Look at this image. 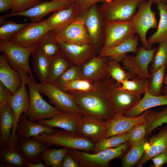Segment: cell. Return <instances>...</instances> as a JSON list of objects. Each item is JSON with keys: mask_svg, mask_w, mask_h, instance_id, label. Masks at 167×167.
I'll return each instance as SVG.
<instances>
[{"mask_svg": "<svg viewBox=\"0 0 167 167\" xmlns=\"http://www.w3.org/2000/svg\"><path fill=\"white\" fill-rule=\"evenodd\" d=\"M33 66L36 76L40 84L47 83L50 66V59L34 50L32 54Z\"/></svg>", "mask_w": 167, "mask_h": 167, "instance_id": "32", "label": "cell"}, {"mask_svg": "<svg viewBox=\"0 0 167 167\" xmlns=\"http://www.w3.org/2000/svg\"><path fill=\"white\" fill-rule=\"evenodd\" d=\"M120 62L111 59L108 65V71L109 76L116 82L121 84L127 80L131 79L133 77L126 71L121 66Z\"/></svg>", "mask_w": 167, "mask_h": 167, "instance_id": "43", "label": "cell"}, {"mask_svg": "<svg viewBox=\"0 0 167 167\" xmlns=\"http://www.w3.org/2000/svg\"><path fill=\"white\" fill-rule=\"evenodd\" d=\"M147 136L155 129L164 123L167 124V106L161 111L148 109L145 116Z\"/></svg>", "mask_w": 167, "mask_h": 167, "instance_id": "35", "label": "cell"}, {"mask_svg": "<svg viewBox=\"0 0 167 167\" xmlns=\"http://www.w3.org/2000/svg\"><path fill=\"white\" fill-rule=\"evenodd\" d=\"M51 145L37 140L20 137L15 148L23 155L27 162L35 163L41 161V155Z\"/></svg>", "mask_w": 167, "mask_h": 167, "instance_id": "23", "label": "cell"}, {"mask_svg": "<svg viewBox=\"0 0 167 167\" xmlns=\"http://www.w3.org/2000/svg\"><path fill=\"white\" fill-rule=\"evenodd\" d=\"M147 110L140 115L135 117L117 115L107 120V129L105 138L128 132L135 125L145 122V116Z\"/></svg>", "mask_w": 167, "mask_h": 167, "instance_id": "20", "label": "cell"}, {"mask_svg": "<svg viewBox=\"0 0 167 167\" xmlns=\"http://www.w3.org/2000/svg\"><path fill=\"white\" fill-rule=\"evenodd\" d=\"M13 3V7L11 13L2 16L5 19L11 17L15 14L27 11L35 6L40 2V0H11Z\"/></svg>", "mask_w": 167, "mask_h": 167, "instance_id": "46", "label": "cell"}, {"mask_svg": "<svg viewBox=\"0 0 167 167\" xmlns=\"http://www.w3.org/2000/svg\"><path fill=\"white\" fill-rule=\"evenodd\" d=\"M79 14L78 7L74 3L67 8L54 12L46 21L51 31L58 32L76 20Z\"/></svg>", "mask_w": 167, "mask_h": 167, "instance_id": "22", "label": "cell"}, {"mask_svg": "<svg viewBox=\"0 0 167 167\" xmlns=\"http://www.w3.org/2000/svg\"><path fill=\"white\" fill-rule=\"evenodd\" d=\"M167 66H164L150 74L147 88V91L150 94L158 96L161 95Z\"/></svg>", "mask_w": 167, "mask_h": 167, "instance_id": "37", "label": "cell"}, {"mask_svg": "<svg viewBox=\"0 0 167 167\" xmlns=\"http://www.w3.org/2000/svg\"><path fill=\"white\" fill-rule=\"evenodd\" d=\"M0 159L1 165L27 167V161L21 153L15 148H1Z\"/></svg>", "mask_w": 167, "mask_h": 167, "instance_id": "33", "label": "cell"}, {"mask_svg": "<svg viewBox=\"0 0 167 167\" xmlns=\"http://www.w3.org/2000/svg\"><path fill=\"white\" fill-rule=\"evenodd\" d=\"M160 19L156 32L148 39V44L152 45L167 40V3L160 2L156 3Z\"/></svg>", "mask_w": 167, "mask_h": 167, "instance_id": "29", "label": "cell"}, {"mask_svg": "<svg viewBox=\"0 0 167 167\" xmlns=\"http://www.w3.org/2000/svg\"><path fill=\"white\" fill-rule=\"evenodd\" d=\"M74 3L68 1H51L40 2L25 11L13 15L23 16L30 19L33 23L40 22L47 15L53 12L68 7Z\"/></svg>", "mask_w": 167, "mask_h": 167, "instance_id": "18", "label": "cell"}, {"mask_svg": "<svg viewBox=\"0 0 167 167\" xmlns=\"http://www.w3.org/2000/svg\"><path fill=\"white\" fill-rule=\"evenodd\" d=\"M13 7L11 0H0V12H5Z\"/></svg>", "mask_w": 167, "mask_h": 167, "instance_id": "51", "label": "cell"}, {"mask_svg": "<svg viewBox=\"0 0 167 167\" xmlns=\"http://www.w3.org/2000/svg\"><path fill=\"white\" fill-rule=\"evenodd\" d=\"M144 152L137 165L142 167L149 160L167 148V124L161 128L159 132L152 136L144 145Z\"/></svg>", "mask_w": 167, "mask_h": 167, "instance_id": "21", "label": "cell"}, {"mask_svg": "<svg viewBox=\"0 0 167 167\" xmlns=\"http://www.w3.org/2000/svg\"><path fill=\"white\" fill-rule=\"evenodd\" d=\"M68 148H47L41 155V159L44 161L46 167H61L65 155L68 152Z\"/></svg>", "mask_w": 167, "mask_h": 167, "instance_id": "36", "label": "cell"}, {"mask_svg": "<svg viewBox=\"0 0 167 167\" xmlns=\"http://www.w3.org/2000/svg\"><path fill=\"white\" fill-rule=\"evenodd\" d=\"M102 81L95 82L84 79H78L66 83L61 89L67 92H88L96 89Z\"/></svg>", "mask_w": 167, "mask_h": 167, "instance_id": "38", "label": "cell"}, {"mask_svg": "<svg viewBox=\"0 0 167 167\" xmlns=\"http://www.w3.org/2000/svg\"><path fill=\"white\" fill-rule=\"evenodd\" d=\"M167 65V40L159 43L156 48L152 60L149 67L150 74L161 67Z\"/></svg>", "mask_w": 167, "mask_h": 167, "instance_id": "42", "label": "cell"}, {"mask_svg": "<svg viewBox=\"0 0 167 167\" xmlns=\"http://www.w3.org/2000/svg\"><path fill=\"white\" fill-rule=\"evenodd\" d=\"M4 19L0 16V39L1 40H8L30 23H17L11 21L6 20Z\"/></svg>", "mask_w": 167, "mask_h": 167, "instance_id": "41", "label": "cell"}, {"mask_svg": "<svg viewBox=\"0 0 167 167\" xmlns=\"http://www.w3.org/2000/svg\"><path fill=\"white\" fill-rule=\"evenodd\" d=\"M107 120L83 115L77 133L95 143L105 138Z\"/></svg>", "mask_w": 167, "mask_h": 167, "instance_id": "17", "label": "cell"}, {"mask_svg": "<svg viewBox=\"0 0 167 167\" xmlns=\"http://www.w3.org/2000/svg\"><path fill=\"white\" fill-rule=\"evenodd\" d=\"M51 31L45 19L40 22L30 23L7 40L23 47H31Z\"/></svg>", "mask_w": 167, "mask_h": 167, "instance_id": "12", "label": "cell"}, {"mask_svg": "<svg viewBox=\"0 0 167 167\" xmlns=\"http://www.w3.org/2000/svg\"><path fill=\"white\" fill-rule=\"evenodd\" d=\"M147 0H112L102 3L99 10L105 22L131 21L139 4Z\"/></svg>", "mask_w": 167, "mask_h": 167, "instance_id": "6", "label": "cell"}, {"mask_svg": "<svg viewBox=\"0 0 167 167\" xmlns=\"http://www.w3.org/2000/svg\"><path fill=\"white\" fill-rule=\"evenodd\" d=\"M139 39V36L135 35L114 47L106 49H101L97 52L98 56L99 57H108L111 59L121 62L128 55V53L137 54Z\"/></svg>", "mask_w": 167, "mask_h": 167, "instance_id": "24", "label": "cell"}, {"mask_svg": "<svg viewBox=\"0 0 167 167\" xmlns=\"http://www.w3.org/2000/svg\"><path fill=\"white\" fill-rule=\"evenodd\" d=\"M154 2L156 4L157 2H166L167 0H153Z\"/></svg>", "mask_w": 167, "mask_h": 167, "instance_id": "54", "label": "cell"}, {"mask_svg": "<svg viewBox=\"0 0 167 167\" xmlns=\"http://www.w3.org/2000/svg\"><path fill=\"white\" fill-rule=\"evenodd\" d=\"M62 52L73 64L82 66L96 55L98 51L91 43H60Z\"/></svg>", "mask_w": 167, "mask_h": 167, "instance_id": "15", "label": "cell"}, {"mask_svg": "<svg viewBox=\"0 0 167 167\" xmlns=\"http://www.w3.org/2000/svg\"><path fill=\"white\" fill-rule=\"evenodd\" d=\"M121 84L116 82L110 88L108 95L115 115H123L135 106L140 100V95L120 89Z\"/></svg>", "mask_w": 167, "mask_h": 167, "instance_id": "14", "label": "cell"}, {"mask_svg": "<svg viewBox=\"0 0 167 167\" xmlns=\"http://www.w3.org/2000/svg\"><path fill=\"white\" fill-rule=\"evenodd\" d=\"M156 49H147L142 46L138 48L135 56L127 55L122 61L124 68L132 77L137 75L149 79L151 75L148 66L152 60Z\"/></svg>", "mask_w": 167, "mask_h": 167, "instance_id": "9", "label": "cell"}, {"mask_svg": "<svg viewBox=\"0 0 167 167\" xmlns=\"http://www.w3.org/2000/svg\"><path fill=\"white\" fill-rule=\"evenodd\" d=\"M35 49V45L26 47L9 40L0 41V50L4 53L13 68L15 70L17 67L21 68L33 81L36 82L29 63V57Z\"/></svg>", "mask_w": 167, "mask_h": 167, "instance_id": "7", "label": "cell"}, {"mask_svg": "<svg viewBox=\"0 0 167 167\" xmlns=\"http://www.w3.org/2000/svg\"><path fill=\"white\" fill-rule=\"evenodd\" d=\"M35 51L49 59L62 52L60 44L49 32L35 45Z\"/></svg>", "mask_w": 167, "mask_h": 167, "instance_id": "31", "label": "cell"}, {"mask_svg": "<svg viewBox=\"0 0 167 167\" xmlns=\"http://www.w3.org/2000/svg\"><path fill=\"white\" fill-rule=\"evenodd\" d=\"M36 85L40 93L48 97L50 103L59 110L81 113L72 96L68 92L48 83H36Z\"/></svg>", "mask_w": 167, "mask_h": 167, "instance_id": "10", "label": "cell"}, {"mask_svg": "<svg viewBox=\"0 0 167 167\" xmlns=\"http://www.w3.org/2000/svg\"><path fill=\"white\" fill-rule=\"evenodd\" d=\"M135 34L131 21L105 22L103 45L101 49L115 46L133 37Z\"/></svg>", "mask_w": 167, "mask_h": 167, "instance_id": "11", "label": "cell"}, {"mask_svg": "<svg viewBox=\"0 0 167 167\" xmlns=\"http://www.w3.org/2000/svg\"><path fill=\"white\" fill-rule=\"evenodd\" d=\"M12 94L0 82V107L8 103Z\"/></svg>", "mask_w": 167, "mask_h": 167, "instance_id": "48", "label": "cell"}, {"mask_svg": "<svg viewBox=\"0 0 167 167\" xmlns=\"http://www.w3.org/2000/svg\"><path fill=\"white\" fill-rule=\"evenodd\" d=\"M128 132L104 138L95 143L92 153L103 150L118 147L128 142Z\"/></svg>", "mask_w": 167, "mask_h": 167, "instance_id": "40", "label": "cell"}, {"mask_svg": "<svg viewBox=\"0 0 167 167\" xmlns=\"http://www.w3.org/2000/svg\"><path fill=\"white\" fill-rule=\"evenodd\" d=\"M14 123L13 110L8 103L0 107V146L8 147Z\"/></svg>", "mask_w": 167, "mask_h": 167, "instance_id": "27", "label": "cell"}, {"mask_svg": "<svg viewBox=\"0 0 167 167\" xmlns=\"http://www.w3.org/2000/svg\"><path fill=\"white\" fill-rule=\"evenodd\" d=\"M130 148L127 142L96 153H90L69 148L68 152L77 161L80 167H106L111 160L122 157Z\"/></svg>", "mask_w": 167, "mask_h": 167, "instance_id": "3", "label": "cell"}, {"mask_svg": "<svg viewBox=\"0 0 167 167\" xmlns=\"http://www.w3.org/2000/svg\"><path fill=\"white\" fill-rule=\"evenodd\" d=\"M153 0H147L141 3L131 21L135 33L139 37L142 46L147 49H152L147 38V32L150 28L157 29L158 22L156 13L152 9Z\"/></svg>", "mask_w": 167, "mask_h": 167, "instance_id": "5", "label": "cell"}, {"mask_svg": "<svg viewBox=\"0 0 167 167\" xmlns=\"http://www.w3.org/2000/svg\"><path fill=\"white\" fill-rule=\"evenodd\" d=\"M83 115L80 113L61 111L51 118L37 122L52 128L58 127L77 133Z\"/></svg>", "mask_w": 167, "mask_h": 167, "instance_id": "19", "label": "cell"}, {"mask_svg": "<svg viewBox=\"0 0 167 167\" xmlns=\"http://www.w3.org/2000/svg\"><path fill=\"white\" fill-rule=\"evenodd\" d=\"M128 142L130 148L134 147L144 140L147 137L145 122L134 126L128 132Z\"/></svg>", "mask_w": 167, "mask_h": 167, "instance_id": "45", "label": "cell"}, {"mask_svg": "<svg viewBox=\"0 0 167 167\" xmlns=\"http://www.w3.org/2000/svg\"><path fill=\"white\" fill-rule=\"evenodd\" d=\"M55 1H68L71 2H73L74 3V0H52Z\"/></svg>", "mask_w": 167, "mask_h": 167, "instance_id": "55", "label": "cell"}, {"mask_svg": "<svg viewBox=\"0 0 167 167\" xmlns=\"http://www.w3.org/2000/svg\"><path fill=\"white\" fill-rule=\"evenodd\" d=\"M82 66L73 64L53 84L61 89L65 84L68 82L83 79Z\"/></svg>", "mask_w": 167, "mask_h": 167, "instance_id": "44", "label": "cell"}, {"mask_svg": "<svg viewBox=\"0 0 167 167\" xmlns=\"http://www.w3.org/2000/svg\"><path fill=\"white\" fill-rule=\"evenodd\" d=\"M82 21L87 29L91 44L98 49L103 43L105 22L99 10V7L95 4L85 12L80 13L78 18Z\"/></svg>", "mask_w": 167, "mask_h": 167, "instance_id": "8", "label": "cell"}, {"mask_svg": "<svg viewBox=\"0 0 167 167\" xmlns=\"http://www.w3.org/2000/svg\"><path fill=\"white\" fill-rule=\"evenodd\" d=\"M61 167H80L77 161L68 152L63 159Z\"/></svg>", "mask_w": 167, "mask_h": 167, "instance_id": "50", "label": "cell"}, {"mask_svg": "<svg viewBox=\"0 0 167 167\" xmlns=\"http://www.w3.org/2000/svg\"><path fill=\"white\" fill-rule=\"evenodd\" d=\"M163 105H167V94L153 96L149 94L147 90L137 104L123 115L127 117H137L150 108Z\"/></svg>", "mask_w": 167, "mask_h": 167, "instance_id": "28", "label": "cell"}, {"mask_svg": "<svg viewBox=\"0 0 167 167\" xmlns=\"http://www.w3.org/2000/svg\"><path fill=\"white\" fill-rule=\"evenodd\" d=\"M112 0H74V3L78 7L80 13H82L92 6L98 3L108 2Z\"/></svg>", "mask_w": 167, "mask_h": 167, "instance_id": "47", "label": "cell"}, {"mask_svg": "<svg viewBox=\"0 0 167 167\" xmlns=\"http://www.w3.org/2000/svg\"><path fill=\"white\" fill-rule=\"evenodd\" d=\"M155 167H161L167 163V148L151 159Z\"/></svg>", "mask_w": 167, "mask_h": 167, "instance_id": "49", "label": "cell"}, {"mask_svg": "<svg viewBox=\"0 0 167 167\" xmlns=\"http://www.w3.org/2000/svg\"><path fill=\"white\" fill-rule=\"evenodd\" d=\"M27 166L29 167H45V165H44L41 161L35 163H31L27 162Z\"/></svg>", "mask_w": 167, "mask_h": 167, "instance_id": "52", "label": "cell"}, {"mask_svg": "<svg viewBox=\"0 0 167 167\" xmlns=\"http://www.w3.org/2000/svg\"><path fill=\"white\" fill-rule=\"evenodd\" d=\"M49 32L59 43L91 44L84 24L78 19L62 30L58 32L51 31Z\"/></svg>", "mask_w": 167, "mask_h": 167, "instance_id": "13", "label": "cell"}, {"mask_svg": "<svg viewBox=\"0 0 167 167\" xmlns=\"http://www.w3.org/2000/svg\"><path fill=\"white\" fill-rule=\"evenodd\" d=\"M27 84L29 90V105L24 113L28 119L37 122L51 118L61 112L44 100L37 88L36 83L33 81L29 76Z\"/></svg>", "mask_w": 167, "mask_h": 167, "instance_id": "4", "label": "cell"}, {"mask_svg": "<svg viewBox=\"0 0 167 167\" xmlns=\"http://www.w3.org/2000/svg\"><path fill=\"white\" fill-rule=\"evenodd\" d=\"M55 130L54 128L28 119L24 113L20 118L16 130V135L19 137L29 139L42 133L49 134Z\"/></svg>", "mask_w": 167, "mask_h": 167, "instance_id": "25", "label": "cell"}, {"mask_svg": "<svg viewBox=\"0 0 167 167\" xmlns=\"http://www.w3.org/2000/svg\"><path fill=\"white\" fill-rule=\"evenodd\" d=\"M162 92L163 94H167V85H165L163 89Z\"/></svg>", "mask_w": 167, "mask_h": 167, "instance_id": "53", "label": "cell"}, {"mask_svg": "<svg viewBox=\"0 0 167 167\" xmlns=\"http://www.w3.org/2000/svg\"><path fill=\"white\" fill-rule=\"evenodd\" d=\"M166 3H167V2H166Z\"/></svg>", "mask_w": 167, "mask_h": 167, "instance_id": "57", "label": "cell"}, {"mask_svg": "<svg viewBox=\"0 0 167 167\" xmlns=\"http://www.w3.org/2000/svg\"><path fill=\"white\" fill-rule=\"evenodd\" d=\"M149 79L137 75L131 79L125 80L121 84L119 88L123 91L137 95L144 94L147 90Z\"/></svg>", "mask_w": 167, "mask_h": 167, "instance_id": "34", "label": "cell"}, {"mask_svg": "<svg viewBox=\"0 0 167 167\" xmlns=\"http://www.w3.org/2000/svg\"><path fill=\"white\" fill-rule=\"evenodd\" d=\"M164 84L165 85H167V73H166L164 79Z\"/></svg>", "mask_w": 167, "mask_h": 167, "instance_id": "56", "label": "cell"}, {"mask_svg": "<svg viewBox=\"0 0 167 167\" xmlns=\"http://www.w3.org/2000/svg\"><path fill=\"white\" fill-rule=\"evenodd\" d=\"M116 81L110 77L102 81L97 88L85 92H68L83 115L108 120L115 116L108 93Z\"/></svg>", "mask_w": 167, "mask_h": 167, "instance_id": "1", "label": "cell"}, {"mask_svg": "<svg viewBox=\"0 0 167 167\" xmlns=\"http://www.w3.org/2000/svg\"><path fill=\"white\" fill-rule=\"evenodd\" d=\"M32 138L51 145L88 153L92 152L95 145V143L91 140L78 133L65 130H55L50 134L42 133Z\"/></svg>", "mask_w": 167, "mask_h": 167, "instance_id": "2", "label": "cell"}, {"mask_svg": "<svg viewBox=\"0 0 167 167\" xmlns=\"http://www.w3.org/2000/svg\"><path fill=\"white\" fill-rule=\"evenodd\" d=\"M146 141L145 139L137 145L130 148L122 157V167H132L138 164L144 152V145Z\"/></svg>", "mask_w": 167, "mask_h": 167, "instance_id": "39", "label": "cell"}, {"mask_svg": "<svg viewBox=\"0 0 167 167\" xmlns=\"http://www.w3.org/2000/svg\"><path fill=\"white\" fill-rule=\"evenodd\" d=\"M0 80L13 94L22 83L19 73L11 67L4 54L0 56Z\"/></svg>", "mask_w": 167, "mask_h": 167, "instance_id": "26", "label": "cell"}, {"mask_svg": "<svg viewBox=\"0 0 167 167\" xmlns=\"http://www.w3.org/2000/svg\"><path fill=\"white\" fill-rule=\"evenodd\" d=\"M72 65L63 52L50 59L47 83L53 84Z\"/></svg>", "mask_w": 167, "mask_h": 167, "instance_id": "30", "label": "cell"}, {"mask_svg": "<svg viewBox=\"0 0 167 167\" xmlns=\"http://www.w3.org/2000/svg\"><path fill=\"white\" fill-rule=\"evenodd\" d=\"M110 60L108 57L94 56L82 65L83 79L99 82L111 77L108 71Z\"/></svg>", "mask_w": 167, "mask_h": 167, "instance_id": "16", "label": "cell"}]
</instances>
